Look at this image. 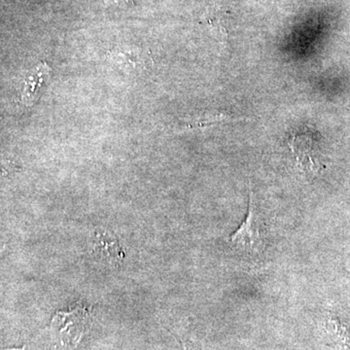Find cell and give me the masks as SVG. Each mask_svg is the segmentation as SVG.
<instances>
[{
  "label": "cell",
  "mask_w": 350,
  "mask_h": 350,
  "mask_svg": "<svg viewBox=\"0 0 350 350\" xmlns=\"http://www.w3.org/2000/svg\"><path fill=\"white\" fill-rule=\"evenodd\" d=\"M268 227L261 209L257 206L251 187L248 213L241 227L226 243L232 252L245 258L262 257L268 246Z\"/></svg>",
  "instance_id": "obj_1"
},
{
  "label": "cell",
  "mask_w": 350,
  "mask_h": 350,
  "mask_svg": "<svg viewBox=\"0 0 350 350\" xmlns=\"http://www.w3.org/2000/svg\"><path fill=\"white\" fill-rule=\"evenodd\" d=\"M287 144L297 167L308 178L317 176L324 169L317 133L310 126H299L288 133Z\"/></svg>",
  "instance_id": "obj_2"
},
{
  "label": "cell",
  "mask_w": 350,
  "mask_h": 350,
  "mask_svg": "<svg viewBox=\"0 0 350 350\" xmlns=\"http://www.w3.org/2000/svg\"><path fill=\"white\" fill-rule=\"evenodd\" d=\"M91 312L84 306H77L69 312H57L52 326L64 347H75L91 330Z\"/></svg>",
  "instance_id": "obj_3"
},
{
  "label": "cell",
  "mask_w": 350,
  "mask_h": 350,
  "mask_svg": "<svg viewBox=\"0 0 350 350\" xmlns=\"http://www.w3.org/2000/svg\"><path fill=\"white\" fill-rule=\"evenodd\" d=\"M322 328L332 342L350 349V327L342 317L335 312H327L322 320Z\"/></svg>",
  "instance_id": "obj_4"
},
{
  "label": "cell",
  "mask_w": 350,
  "mask_h": 350,
  "mask_svg": "<svg viewBox=\"0 0 350 350\" xmlns=\"http://www.w3.org/2000/svg\"><path fill=\"white\" fill-rule=\"evenodd\" d=\"M110 56L114 57L120 64L133 70L142 68L146 64L144 53L137 52V51H119V52H112Z\"/></svg>",
  "instance_id": "obj_5"
},
{
  "label": "cell",
  "mask_w": 350,
  "mask_h": 350,
  "mask_svg": "<svg viewBox=\"0 0 350 350\" xmlns=\"http://www.w3.org/2000/svg\"><path fill=\"white\" fill-rule=\"evenodd\" d=\"M8 350H11V349H8ZM12 350H20V349H12ZM22 350H24V349H22Z\"/></svg>",
  "instance_id": "obj_6"
},
{
  "label": "cell",
  "mask_w": 350,
  "mask_h": 350,
  "mask_svg": "<svg viewBox=\"0 0 350 350\" xmlns=\"http://www.w3.org/2000/svg\"><path fill=\"white\" fill-rule=\"evenodd\" d=\"M126 1H128V0H126ZM129 1H131V0H129Z\"/></svg>",
  "instance_id": "obj_7"
}]
</instances>
